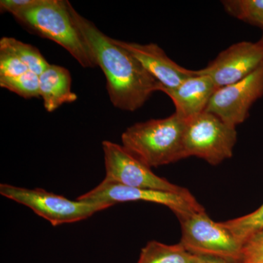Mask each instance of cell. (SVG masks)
<instances>
[{
    "label": "cell",
    "mask_w": 263,
    "mask_h": 263,
    "mask_svg": "<svg viewBox=\"0 0 263 263\" xmlns=\"http://www.w3.org/2000/svg\"><path fill=\"white\" fill-rule=\"evenodd\" d=\"M67 7L97 66L105 74L109 98L114 106L127 111L141 108L153 93L160 91V83L136 57L78 13L69 1Z\"/></svg>",
    "instance_id": "cell-1"
},
{
    "label": "cell",
    "mask_w": 263,
    "mask_h": 263,
    "mask_svg": "<svg viewBox=\"0 0 263 263\" xmlns=\"http://www.w3.org/2000/svg\"><path fill=\"white\" fill-rule=\"evenodd\" d=\"M185 122L174 113L136 123L122 133V146L150 168L178 162L185 158Z\"/></svg>",
    "instance_id": "cell-2"
},
{
    "label": "cell",
    "mask_w": 263,
    "mask_h": 263,
    "mask_svg": "<svg viewBox=\"0 0 263 263\" xmlns=\"http://www.w3.org/2000/svg\"><path fill=\"white\" fill-rule=\"evenodd\" d=\"M14 17L34 32L65 48L84 68L96 67L89 48L72 22L67 1L42 0Z\"/></svg>",
    "instance_id": "cell-3"
},
{
    "label": "cell",
    "mask_w": 263,
    "mask_h": 263,
    "mask_svg": "<svg viewBox=\"0 0 263 263\" xmlns=\"http://www.w3.org/2000/svg\"><path fill=\"white\" fill-rule=\"evenodd\" d=\"M0 194L28 207L53 227L84 220L96 213L113 206L100 202L70 200L43 189L19 187L7 183L0 184Z\"/></svg>",
    "instance_id": "cell-4"
},
{
    "label": "cell",
    "mask_w": 263,
    "mask_h": 263,
    "mask_svg": "<svg viewBox=\"0 0 263 263\" xmlns=\"http://www.w3.org/2000/svg\"><path fill=\"white\" fill-rule=\"evenodd\" d=\"M176 216L181 228L180 243L190 253L238 262L242 243L223 222H216L205 211Z\"/></svg>",
    "instance_id": "cell-5"
},
{
    "label": "cell",
    "mask_w": 263,
    "mask_h": 263,
    "mask_svg": "<svg viewBox=\"0 0 263 263\" xmlns=\"http://www.w3.org/2000/svg\"><path fill=\"white\" fill-rule=\"evenodd\" d=\"M236 142V129L214 114L204 111L185 122V158L196 157L217 165L233 157Z\"/></svg>",
    "instance_id": "cell-6"
},
{
    "label": "cell",
    "mask_w": 263,
    "mask_h": 263,
    "mask_svg": "<svg viewBox=\"0 0 263 263\" xmlns=\"http://www.w3.org/2000/svg\"><path fill=\"white\" fill-rule=\"evenodd\" d=\"M105 178L109 181L133 188L148 189L175 193L189 190L156 175L152 168L138 160L122 145L104 141Z\"/></svg>",
    "instance_id": "cell-7"
},
{
    "label": "cell",
    "mask_w": 263,
    "mask_h": 263,
    "mask_svg": "<svg viewBox=\"0 0 263 263\" xmlns=\"http://www.w3.org/2000/svg\"><path fill=\"white\" fill-rule=\"evenodd\" d=\"M76 200L100 202L112 205L127 202H154L168 208L176 216L183 213L205 211L190 192L175 193L148 189L133 188L106 179H104L92 190L78 197Z\"/></svg>",
    "instance_id": "cell-8"
},
{
    "label": "cell",
    "mask_w": 263,
    "mask_h": 263,
    "mask_svg": "<svg viewBox=\"0 0 263 263\" xmlns=\"http://www.w3.org/2000/svg\"><path fill=\"white\" fill-rule=\"evenodd\" d=\"M263 96V64L243 80L216 90L205 111L236 128L249 117L253 104Z\"/></svg>",
    "instance_id": "cell-9"
},
{
    "label": "cell",
    "mask_w": 263,
    "mask_h": 263,
    "mask_svg": "<svg viewBox=\"0 0 263 263\" xmlns=\"http://www.w3.org/2000/svg\"><path fill=\"white\" fill-rule=\"evenodd\" d=\"M263 64V41L235 43L224 50L199 74L210 77L216 88L235 84L248 77Z\"/></svg>",
    "instance_id": "cell-10"
},
{
    "label": "cell",
    "mask_w": 263,
    "mask_h": 263,
    "mask_svg": "<svg viewBox=\"0 0 263 263\" xmlns=\"http://www.w3.org/2000/svg\"><path fill=\"white\" fill-rule=\"evenodd\" d=\"M114 41L136 57L162 87L175 89L183 81L196 75V70H188L173 61L157 44H139L117 39Z\"/></svg>",
    "instance_id": "cell-11"
},
{
    "label": "cell",
    "mask_w": 263,
    "mask_h": 263,
    "mask_svg": "<svg viewBox=\"0 0 263 263\" xmlns=\"http://www.w3.org/2000/svg\"><path fill=\"white\" fill-rule=\"evenodd\" d=\"M217 89L212 79L199 74L189 78L175 89L160 86V91L172 100L176 112L180 117L186 119L205 111L213 95Z\"/></svg>",
    "instance_id": "cell-12"
},
{
    "label": "cell",
    "mask_w": 263,
    "mask_h": 263,
    "mask_svg": "<svg viewBox=\"0 0 263 263\" xmlns=\"http://www.w3.org/2000/svg\"><path fill=\"white\" fill-rule=\"evenodd\" d=\"M39 80L40 93L48 112H53L63 104L73 103L78 99L71 90L70 72L65 67L50 65L39 76Z\"/></svg>",
    "instance_id": "cell-13"
},
{
    "label": "cell",
    "mask_w": 263,
    "mask_h": 263,
    "mask_svg": "<svg viewBox=\"0 0 263 263\" xmlns=\"http://www.w3.org/2000/svg\"><path fill=\"white\" fill-rule=\"evenodd\" d=\"M195 258L180 243L168 245L151 240L141 249L137 263H193Z\"/></svg>",
    "instance_id": "cell-14"
},
{
    "label": "cell",
    "mask_w": 263,
    "mask_h": 263,
    "mask_svg": "<svg viewBox=\"0 0 263 263\" xmlns=\"http://www.w3.org/2000/svg\"><path fill=\"white\" fill-rule=\"evenodd\" d=\"M0 48H4L20 59L29 70L40 76L49 67L39 50L13 37H3L0 40Z\"/></svg>",
    "instance_id": "cell-15"
},
{
    "label": "cell",
    "mask_w": 263,
    "mask_h": 263,
    "mask_svg": "<svg viewBox=\"0 0 263 263\" xmlns=\"http://www.w3.org/2000/svg\"><path fill=\"white\" fill-rule=\"evenodd\" d=\"M221 4L231 16L263 29V0H224Z\"/></svg>",
    "instance_id": "cell-16"
},
{
    "label": "cell",
    "mask_w": 263,
    "mask_h": 263,
    "mask_svg": "<svg viewBox=\"0 0 263 263\" xmlns=\"http://www.w3.org/2000/svg\"><path fill=\"white\" fill-rule=\"evenodd\" d=\"M0 86L22 97L29 99L40 98L39 76L28 71L15 78H1Z\"/></svg>",
    "instance_id": "cell-17"
},
{
    "label": "cell",
    "mask_w": 263,
    "mask_h": 263,
    "mask_svg": "<svg viewBox=\"0 0 263 263\" xmlns=\"http://www.w3.org/2000/svg\"><path fill=\"white\" fill-rule=\"evenodd\" d=\"M224 224L243 243L246 238L263 228V204L257 210L236 219L223 221Z\"/></svg>",
    "instance_id": "cell-18"
},
{
    "label": "cell",
    "mask_w": 263,
    "mask_h": 263,
    "mask_svg": "<svg viewBox=\"0 0 263 263\" xmlns=\"http://www.w3.org/2000/svg\"><path fill=\"white\" fill-rule=\"evenodd\" d=\"M238 263H263V228L246 238Z\"/></svg>",
    "instance_id": "cell-19"
},
{
    "label": "cell",
    "mask_w": 263,
    "mask_h": 263,
    "mask_svg": "<svg viewBox=\"0 0 263 263\" xmlns=\"http://www.w3.org/2000/svg\"><path fill=\"white\" fill-rule=\"evenodd\" d=\"M28 71L27 65L14 53L4 48H0V79L18 77Z\"/></svg>",
    "instance_id": "cell-20"
},
{
    "label": "cell",
    "mask_w": 263,
    "mask_h": 263,
    "mask_svg": "<svg viewBox=\"0 0 263 263\" xmlns=\"http://www.w3.org/2000/svg\"><path fill=\"white\" fill-rule=\"evenodd\" d=\"M42 0H1L0 8L14 15L39 5Z\"/></svg>",
    "instance_id": "cell-21"
},
{
    "label": "cell",
    "mask_w": 263,
    "mask_h": 263,
    "mask_svg": "<svg viewBox=\"0 0 263 263\" xmlns=\"http://www.w3.org/2000/svg\"><path fill=\"white\" fill-rule=\"evenodd\" d=\"M193 263H234L219 258V257H212V256L195 255Z\"/></svg>",
    "instance_id": "cell-22"
},
{
    "label": "cell",
    "mask_w": 263,
    "mask_h": 263,
    "mask_svg": "<svg viewBox=\"0 0 263 263\" xmlns=\"http://www.w3.org/2000/svg\"><path fill=\"white\" fill-rule=\"evenodd\" d=\"M262 37H261V40H262L263 41V29H262Z\"/></svg>",
    "instance_id": "cell-23"
}]
</instances>
